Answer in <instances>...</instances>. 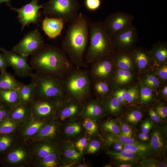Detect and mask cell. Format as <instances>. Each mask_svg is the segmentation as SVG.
Here are the masks:
<instances>
[{"mask_svg":"<svg viewBox=\"0 0 167 167\" xmlns=\"http://www.w3.org/2000/svg\"><path fill=\"white\" fill-rule=\"evenodd\" d=\"M88 38V21L80 12L76 19L70 24L61 46V49L76 68L88 67L83 57Z\"/></svg>","mask_w":167,"mask_h":167,"instance_id":"1","label":"cell"},{"mask_svg":"<svg viewBox=\"0 0 167 167\" xmlns=\"http://www.w3.org/2000/svg\"><path fill=\"white\" fill-rule=\"evenodd\" d=\"M31 56L30 64L36 72L64 77L74 67L65 52L55 46L45 44Z\"/></svg>","mask_w":167,"mask_h":167,"instance_id":"2","label":"cell"},{"mask_svg":"<svg viewBox=\"0 0 167 167\" xmlns=\"http://www.w3.org/2000/svg\"><path fill=\"white\" fill-rule=\"evenodd\" d=\"M34 84V99L59 104L67 99L63 91V77L49 73L36 72L30 77Z\"/></svg>","mask_w":167,"mask_h":167,"instance_id":"3","label":"cell"},{"mask_svg":"<svg viewBox=\"0 0 167 167\" xmlns=\"http://www.w3.org/2000/svg\"><path fill=\"white\" fill-rule=\"evenodd\" d=\"M89 44L85 55V62L90 64L100 58L110 55L114 50L112 39L103 22L89 24Z\"/></svg>","mask_w":167,"mask_h":167,"instance_id":"4","label":"cell"},{"mask_svg":"<svg viewBox=\"0 0 167 167\" xmlns=\"http://www.w3.org/2000/svg\"><path fill=\"white\" fill-rule=\"evenodd\" d=\"M91 81L88 71L74 67L64 77L63 91L67 99L84 102L90 97Z\"/></svg>","mask_w":167,"mask_h":167,"instance_id":"5","label":"cell"},{"mask_svg":"<svg viewBox=\"0 0 167 167\" xmlns=\"http://www.w3.org/2000/svg\"><path fill=\"white\" fill-rule=\"evenodd\" d=\"M80 8L77 0H49L43 13L45 17L60 19L70 24L78 16Z\"/></svg>","mask_w":167,"mask_h":167,"instance_id":"6","label":"cell"},{"mask_svg":"<svg viewBox=\"0 0 167 167\" xmlns=\"http://www.w3.org/2000/svg\"><path fill=\"white\" fill-rule=\"evenodd\" d=\"M32 161L28 143L19 140L10 151L0 156V165L6 167H31Z\"/></svg>","mask_w":167,"mask_h":167,"instance_id":"7","label":"cell"},{"mask_svg":"<svg viewBox=\"0 0 167 167\" xmlns=\"http://www.w3.org/2000/svg\"><path fill=\"white\" fill-rule=\"evenodd\" d=\"M45 45L43 36L37 29H35L27 33L13 46L12 50L27 57L35 53Z\"/></svg>","mask_w":167,"mask_h":167,"instance_id":"8","label":"cell"},{"mask_svg":"<svg viewBox=\"0 0 167 167\" xmlns=\"http://www.w3.org/2000/svg\"><path fill=\"white\" fill-rule=\"evenodd\" d=\"M84 103L73 99H67L58 105L54 120L61 124L68 120L80 119Z\"/></svg>","mask_w":167,"mask_h":167,"instance_id":"9","label":"cell"},{"mask_svg":"<svg viewBox=\"0 0 167 167\" xmlns=\"http://www.w3.org/2000/svg\"><path fill=\"white\" fill-rule=\"evenodd\" d=\"M133 15L126 12L118 11L109 15L103 22L104 26L112 38L133 24Z\"/></svg>","mask_w":167,"mask_h":167,"instance_id":"10","label":"cell"},{"mask_svg":"<svg viewBox=\"0 0 167 167\" xmlns=\"http://www.w3.org/2000/svg\"><path fill=\"white\" fill-rule=\"evenodd\" d=\"M90 64L88 72L92 80H110L115 68L111 54L98 58Z\"/></svg>","mask_w":167,"mask_h":167,"instance_id":"11","label":"cell"},{"mask_svg":"<svg viewBox=\"0 0 167 167\" xmlns=\"http://www.w3.org/2000/svg\"><path fill=\"white\" fill-rule=\"evenodd\" d=\"M39 0H32L31 1L19 8H11L18 13L19 22L22 25L21 31L26 26H29L31 24H37L41 18V14L39 10L44 8L43 5H38Z\"/></svg>","mask_w":167,"mask_h":167,"instance_id":"12","label":"cell"},{"mask_svg":"<svg viewBox=\"0 0 167 167\" xmlns=\"http://www.w3.org/2000/svg\"><path fill=\"white\" fill-rule=\"evenodd\" d=\"M0 50L5 55L10 66L14 70L18 77H31L32 74V67L28 63L27 57L22 56L13 50H8L0 47Z\"/></svg>","mask_w":167,"mask_h":167,"instance_id":"13","label":"cell"},{"mask_svg":"<svg viewBox=\"0 0 167 167\" xmlns=\"http://www.w3.org/2000/svg\"><path fill=\"white\" fill-rule=\"evenodd\" d=\"M114 50H131L137 41V29L133 24L111 38Z\"/></svg>","mask_w":167,"mask_h":167,"instance_id":"14","label":"cell"},{"mask_svg":"<svg viewBox=\"0 0 167 167\" xmlns=\"http://www.w3.org/2000/svg\"><path fill=\"white\" fill-rule=\"evenodd\" d=\"M139 74L145 71L152 70L156 65L150 52L146 48L135 46L131 50Z\"/></svg>","mask_w":167,"mask_h":167,"instance_id":"15","label":"cell"},{"mask_svg":"<svg viewBox=\"0 0 167 167\" xmlns=\"http://www.w3.org/2000/svg\"><path fill=\"white\" fill-rule=\"evenodd\" d=\"M51 120H42L32 116L27 120L20 123L15 133L19 140L26 141Z\"/></svg>","mask_w":167,"mask_h":167,"instance_id":"16","label":"cell"},{"mask_svg":"<svg viewBox=\"0 0 167 167\" xmlns=\"http://www.w3.org/2000/svg\"><path fill=\"white\" fill-rule=\"evenodd\" d=\"M84 133L81 119L66 121L61 124L59 142H73Z\"/></svg>","mask_w":167,"mask_h":167,"instance_id":"17","label":"cell"},{"mask_svg":"<svg viewBox=\"0 0 167 167\" xmlns=\"http://www.w3.org/2000/svg\"><path fill=\"white\" fill-rule=\"evenodd\" d=\"M58 104L46 100L34 99L32 104V116L42 120H54Z\"/></svg>","mask_w":167,"mask_h":167,"instance_id":"18","label":"cell"},{"mask_svg":"<svg viewBox=\"0 0 167 167\" xmlns=\"http://www.w3.org/2000/svg\"><path fill=\"white\" fill-rule=\"evenodd\" d=\"M138 72L114 68L110 80L115 89L127 88L139 82Z\"/></svg>","mask_w":167,"mask_h":167,"instance_id":"19","label":"cell"},{"mask_svg":"<svg viewBox=\"0 0 167 167\" xmlns=\"http://www.w3.org/2000/svg\"><path fill=\"white\" fill-rule=\"evenodd\" d=\"M58 143L63 162L62 167H76L81 162L84 155L77 150L73 142H59Z\"/></svg>","mask_w":167,"mask_h":167,"instance_id":"20","label":"cell"},{"mask_svg":"<svg viewBox=\"0 0 167 167\" xmlns=\"http://www.w3.org/2000/svg\"><path fill=\"white\" fill-rule=\"evenodd\" d=\"M33 160L45 157L59 150L58 142L42 140L27 142Z\"/></svg>","mask_w":167,"mask_h":167,"instance_id":"21","label":"cell"},{"mask_svg":"<svg viewBox=\"0 0 167 167\" xmlns=\"http://www.w3.org/2000/svg\"><path fill=\"white\" fill-rule=\"evenodd\" d=\"M61 125L55 120H53L26 141L50 140L58 142Z\"/></svg>","mask_w":167,"mask_h":167,"instance_id":"22","label":"cell"},{"mask_svg":"<svg viewBox=\"0 0 167 167\" xmlns=\"http://www.w3.org/2000/svg\"><path fill=\"white\" fill-rule=\"evenodd\" d=\"M106 114L101 101L88 100L84 103L80 119L89 118L96 122L101 120Z\"/></svg>","mask_w":167,"mask_h":167,"instance_id":"23","label":"cell"},{"mask_svg":"<svg viewBox=\"0 0 167 167\" xmlns=\"http://www.w3.org/2000/svg\"><path fill=\"white\" fill-rule=\"evenodd\" d=\"M152 129L149 144L155 153L163 156L167 149L166 128L153 127Z\"/></svg>","mask_w":167,"mask_h":167,"instance_id":"24","label":"cell"},{"mask_svg":"<svg viewBox=\"0 0 167 167\" xmlns=\"http://www.w3.org/2000/svg\"><path fill=\"white\" fill-rule=\"evenodd\" d=\"M111 55L115 67L138 72L131 50H114Z\"/></svg>","mask_w":167,"mask_h":167,"instance_id":"25","label":"cell"},{"mask_svg":"<svg viewBox=\"0 0 167 167\" xmlns=\"http://www.w3.org/2000/svg\"><path fill=\"white\" fill-rule=\"evenodd\" d=\"M139 97L137 106L143 108L153 105L160 100L157 91L144 85L139 81Z\"/></svg>","mask_w":167,"mask_h":167,"instance_id":"26","label":"cell"},{"mask_svg":"<svg viewBox=\"0 0 167 167\" xmlns=\"http://www.w3.org/2000/svg\"><path fill=\"white\" fill-rule=\"evenodd\" d=\"M65 23L60 19L45 17L42 21V28L49 38L54 39L61 34Z\"/></svg>","mask_w":167,"mask_h":167,"instance_id":"27","label":"cell"},{"mask_svg":"<svg viewBox=\"0 0 167 167\" xmlns=\"http://www.w3.org/2000/svg\"><path fill=\"white\" fill-rule=\"evenodd\" d=\"M91 89L96 98L102 101L111 94L115 89L109 80L95 79L92 80Z\"/></svg>","mask_w":167,"mask_h":167,"instance_id":"28","label":"cell"},{"mask_svg":"<svg viewBox=\"0 0 167 167\" xmlns=\"http://www.w3.org/2000/svg\"><path fill=\"white\" fill-rule=\"evenodd\" d=\"M63 165L59 150L44 158L33 160L31 167H62Z\"/></svg>","mask_w":167,"mask_h":167,"instance_id":"29","label":"cell"},{"mask_svg":"<svg viewBox=\"0 0 167 167\" xmlns=\"http://www.w3.org/2000/svg\"><path fill=\"white\" fill-rule=\"evenodd\" d=\"M101 101L106 114L118 117L121 115L124 111V107L119 102L113 92Z\"/></svg>","mask_w":167,"mask_h":167,"instance_id":"30","label":"cell"},{"mask_svg":"<svg viewBox=\"0 0 167 167\" xmlns=\"http://www.w3.org/2000/svg\"><path fill=\"white\" fill-rule=\"evenodd\" d=\"M144 109L138 106L124 107L121 114L123 116L124 122L131 126L136 125L142 119Z\"/></svg>","mask_w":167,"mask_h":167,"instance_id":"31","label":"cell"},{"mask_svg":"<svg viewBox=\"0 0 167 167\" xmlns=\"http://www.w3.org/2000/svg\"><path fill=\"white\" fill-rule=\"evenodd\" d=\"M32 116V105L20 103L10 109L9 117L22 123Z\"/></svg>","mask_w":167,"mask_h":167,"instance_id":"32","label":"cell"},{"mask_svg":"<svg viewBox=\"0 0 167 167\" xmlns=\"http://www.w3.org/2000/svg\"><path fill=\"white\" fill-rule=\"evenodd\" d=\"M139 81L144 85L157 91L166 85L155 75L152 70L145 71L139 74Z\"/></svg>","mask_w":167,"mask_h":167,"instance_id":"33","label":"cell"},{"mask_svg":"<svg viewBox=\"0 0 167 167\" xmlns=\"http://www.w3.org/2000/svg\"><path fill=\"white\" fill-rule=\"evenodd\" d=\"M106 153L114 161L135 164L142 158L137 154L129 150L124 149L120 152L108 150Z\"/></svg>","mask_w":167,"mask_h":167,"instance_id":"34","label":"cell"},{"mask_svg":"<svg viewBox=\"0 0 167 167\" xmlns=\"http://www.w3.org/2000/svg\"><path fill=\"white\" fill-rule=\"evenodd\" d=\"M156 64L167 62V43L159 41L149 50Z\"/></svg>","mask_w":167,"mask_h":167,"instance_id":"35","label":"cell"},{"mask_svg":"<svg viewBox=\"0 0 167 167\" xmlns=\"http://www.w3.org/2000/svg\"><path fill=\"white\" fill-rule=\"evenodd\" d=\"M0 101L10 109L21 103L16 89L0 90Z\"/></svg>","mask_w":167,"mask_h":167,"instance_id":"36","label":"cell"},{"mask_svg":"<svg viewBox=\"0 0 167 167\" xmlns=\"http://www.w3.org/2000/svg\"><path fill=\"white\" fill-rule=\"evenodd\" d=\"M1 72L0 90L17 89L24 84L17 80L14 75L7 73L6 70Z\"/></svg>","mask_w":167,"mask_h":167,"instance_id":"37","label":"cell"},{"mask_svg":"<svg viewBox=\"0 0 167 167\" xmlns=\"http://www.w3.org/2000/svg\"><path fill=\"white\" fill-rule=\"evenodd\" d=\"M124 149L130 150L137 154L142 159L151 156L155 152L149 144L140 142L134 144L123 145Z\"/></svg>","mask_w":167,"mask_h":167,"instance_id":"38","label":"cell"},{"mask_svg":"<svg viewBox=\"0 0 167 167\" xmlns=\"http://www.w3.org/2000/svg\"><path fill=\"white\" fill-rule=\"evenodd\" d=\"M98 124L102 135L119 134L120 133V125L117 119L109 118Z\"/></svg>","mask_w":167,"mask_h":167,"instance_id":"39","label":"cell"},{"mask_svg":"<svg viewBox=\"0 0 167 167\" xmlns=\"http://www.w3.org/2000/svg\"><path fill=\"white\" fill-rule=\"evenodd\" d=\"M19 141L15 133L0 135V156L10 151Z\"/></svg>","mask_w":167,"mask_h":167,"instance_id":"40","label":"cell"},{"mask_svg":"<svg viewBox=\"0 0 167 167\" xmlns=\"http://www.w3.org/2000/svg\"><path fill=\"white\" fill-rule=\"evenodd\" d=\"M21 103L32 105L34 100V84L32 82L29 84H24L17 88Z\"/></svg>","mask_w":167,"mask_h":167,"instance_id":"41","label":"cell"},{"mask_svg":"<svg viewBox=\"0 0 167 167\" xmlns=\"http://www.w3.org/2000/svg\"><path fill=\"white\" fill-rule=\"evenodd\" d=\"M106 146L112 143L118 142L123 145L132 144L139 142L133 137L125 136L120 134L101 135Z\"/></svg>","mask_w":167,"mask_h":167,"instance_id":"42","label":"cell"},{"mask_svg":"<svg viewBox=\"0 0 167 167\" xmlns=\"http://www.w3.org/2000/svg\"><path fill=\"white\" fill-rule=\"evenodd\" d=\"M106 147L103 139L98 137H91L83 155H94Z\"/></svg>","mask_w":167,"mask_h":167,"instance_id":"43","label":"cell"},{"mask_svg":"<svg viewBox=\"0 0 167 167\" xmlns=\"http://www.w3.org/2000/svg\"><path fill=\"white\" fill-rule=\"evenodd\" d=\"M81 121L85 133L91 137H98L103 139L97 122L89 118L81 119Z\"/></svg>","mask_w":167,"mask_h":167,"instance_id":"44","label":"cell"},{"mask_svg":"<svg viewBox=\"0 0 167 167\" xmlns=\"http://www.w3.org/2000/svg\"><path fill=\"white\" fill-rule=\"evenodd\" d=\"M139 97V82L126 88L125 96L126 107L137 106Z\"/></svg>","mask_w":167,"mask_h":167,"instance_id":"45","label":"cell"},{"mask_svg":"<svg viewBox=\"0 0 167 167\" xmlns=\"http://www.w3.org/2000/svg\"><path fill=\"white\" fill-rule=\"evenodd\" d=\"M20 123L8 117L0 121V135L15 133L17 130Z\"/></svg>","mask_w":167,"mask_h":167,"instance_id":"46","label":"cell"},{"mask_svg":"<svg viewBox=\"0 0 167 167\" xmlns=\"http://www.w3.org/2000/svg\"><path fill=\"white\" fill-rule=\"evenodd\" d=\"M137 166L140 167H166L167 162L156 158L147 157L141 160Z\"/></svg>","mask_w":167,"mask_h":167,"instance_id":"47","label":"cell"},{"mask_svg":"<svg viewBox=\"0 0 167 167\" xmlns=\"http://www.w3.org/2000/svg\"><path fill=\"white\" fill-rule=\"evenodd\" d=\"M152 71L165 84H167V62L156 64Z\"/></svg>","mask_w":167,"mask_h":167,"instance_id":"48","label":"cell"},{"mask_svg":"<svg viewBox=\"0 0 167 167\" xmlns=\"http://www.w3.org/2000/svg\"><path fill=\"white\" fill-rule=\"evenodd\" d=\"M91 137L84 133L74 142V145L79 151L83 154Z\"/></svg>","mask_w":167,"mask_h":167,"instance_id":"49","label":"cell"},{"mask_svg":"<svg viewBox=\"0 0 167 167\" xmlns=\"http://www.w3.org/2000/svg\"><path fill=\"white\" fill-rule=\"evenodd\" d=\"M155 111L162 119H165L167 117V107L165 102L159 100L156 101L153 105Z\"/></svg>","mask_w":167,"mask_h":167,"instance_id":"50","label":"cell"},{"mask_svg":"<svg viewBox=\"0 0 167 167\" xmlns=\"http://www.w3.org/2000/svg\"><path fill=\"white\" fill-rule=\"evenodd\" d=\"M118 121L120 129L119 134L126 137H133V133L131 126L124 121L120 120H118Z\"/></svg>","mask_w":167,"mask_h":167,"instance_id":"51","label":"cell"},{"mask_svg":"<svg viewBox=\"0 0 167 167\" xmlns=\"http://www.w3.org/2000/svg\"><path fill=\"white\" fill-rule=\"evenodd\" d=\"M101 4V0H85L84 4L86 8L91 11L98 9Z\"/></svg>","mask_w":167,"mask_h":167,"instance_id":"52","label":"cell"},{"mask_svg":"<svg viewBox=\"0 0 167 167\" xmlns=\"http://www.w3.org/2000/svg\"><path fill=\"white\" fill-rule=\"evenodd\" d=\"M153 127L152 122L149 118H147L142 123L141 126V132L148 133Z\"/></svg>","mask_w":167,"mask_h":167,"instance_id":"53","label":"cell"},{"mask_svg":"<svg viewBox=\"0 0 167 167\" xmlns=\"http://www.w3.org/2000/svg\"><path fill=\"white\" fill-rule=\"evenodd\" d=\"M148 108V111L151 120L156 123H158L161 122V118L156 113L152 105L146 108Z\"/></svg>","mask_w":167,"mask_h":167,"instance_id":"54","label":"cell"},{"mask_svg":"<svg viewBox=\"0 0 167 167\" xmlns=\"http://www.w3.org/2000/svg\"><path fill=\"white\" fill-rule=\"evenodd\" d=\"M10 109L2 103H0V121L9 117Z\"/></svg>","mask_w":167,"mask_h":167,"instance_id":"55","label":"cell"},{"mask_svg":"<svg viewBox=\"0 0 167 167\" xmlns=\"http://www.w3.org/2000/svg\"><path fill=\"white\" fill-rule=\"evenodd\" d=\"M160 100L165 102L167 100V85L164 86L157 91Z\"/></svg>","mask_w":167,"mask_h":167,"instance_id":"56","label":"cell"},{"mask_svg":"<svg viewBox=\"0 0 167 167\" xmlns=\"http://www.w3.org/2000/svg\"><path fill=\"white\" fill-rule=\"evenodd\" d=\"M10 66L6 58L3 53H0V71L6 70V68Z\"/></svg>","mask_w":167,"mask_h":167,"instance_id":"57","label":"cell"},{"mask_svg":"<svg viewBox=\"0 0 167 167\" xmlns=\"http://www.w3.org/2000/svg\"><path fill=\"white\" fill-rule=\"evenodd\" d=\"M113 164L115 166L118 167H132L136 166V165H135V164L129 163L113 161Z\"/></svg>","mask_w":167,"mask_h":167,"instance_id":"58","label":"cell"},{"mask_svg":"<svg viewBox=\"0 0 167 167\" xmlns=\"http://www.w3.org/2000/svg\"><path fill=\"white\" fill-rule=\"evenodd\" d=\"M138 138L142 141H147L149 139V135L148 133L141 132L138 135Z\"/></svg>","mask_w":167,"mask_h":167,"instance_id":"59","label":"cell"},{"mask_svg":"<svg viewBox=\"0 0 167 167\" xmlns=\"http://www.w3.org/2000/svg\"><path fill=\"white\" fill-rule=\"evenodd\" d=\"M90 166V165H89L88 163H82L81 162L78 164L76 167H88Z\"/></svg>","mask_w":167,"mask_h":167,"instance_id":"60","label":"cell"},{"mask_svg":"<svg viewBox=\"0 0 167 167\" xmlns=\"http://www.w3.org/2000/svg\"><path fill=\"white\" fill-rule=\"evenodd\" d=\"M10 0H0V4L3 2H6L9 5Z\"/></svg>","mask_w":167,"mask_h":167,"instance_id":"61","label":"cell"},{"mask_svg":"<svg viewBox=\"0 0 167 167\" xmlns=\"http://www.w3.org/2000/svg\"><path fill=\"white\" fill-rule=\"evenodd\" d=\"M104 167H112V165H105L104 166Z\"/></svg>","mask_w":167,"mask_h":167,"instance_id":"62","label":"cell"},{"mask_svg":"<svg viewBox=\"0 0 167 167\" xmlns=\"http://www.w3.org/2000/svg\"><path fill=\"white\" fill-rule=\"evenodd\" d=\"M2 103V102H1V101H0V103Z\"/></svg>","mask_w":167,"mask_h":167,"instance_id":"63","label":"cell"},{"mask_svg":"<svg viewBox=\"0 0 167 167\" xmlns=\"http://www.w3.org/2000/svg\"></svg>","mask_w":167,"mask_h":167,"instance_id":"64","label":"cell"}]
</instances>
